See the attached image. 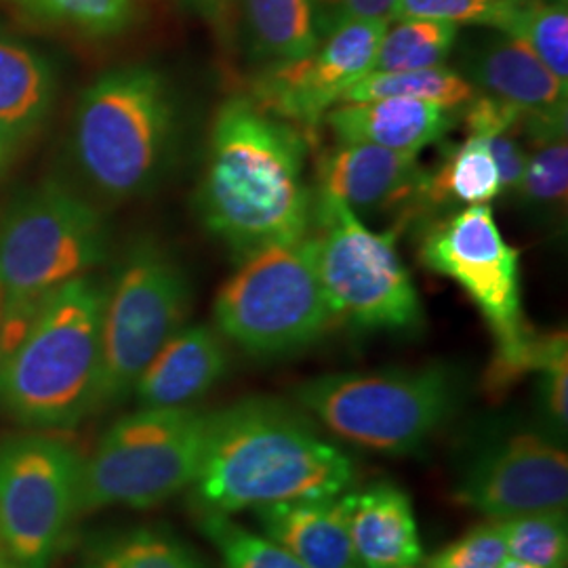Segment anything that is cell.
<instances>
[{"label": "cell", "instance_id": "1", "mask_svg": "<svg viewBox=\"0 0 568 568\" xmlns=\"http://www.w3.org/2000/svg\"><path fill=\"white\" fill-rule=\"evenodd\" d=\"M304 131L248 95L225 100L213 119L196 204L204 227L243 260L251 251L312 232Z\"/></svg>", "mask_w": 568, "mask_h": 568}, {"label": "cell", "instance_id": "2", "mask_svg": "<svg viewBox=\"0 0 568 568\" xmlns=\"http://www.w3.org/2000/svg\"><path fill=\"white\" fill-rule=\"evenodd\" d=\"M356 483L352 457L300 408L251 396L209 413L194 501L232 516L281 501L337 497Z\"/></svg>", "mask_w": 568, "mask_h": 568}, {"label": "cell", "instance_id": "3", "mask_svg": "<svg viewBox=\"0 0 568 568\" xmlns=\"http://www.w3.org/2000/svg\"><path fill=\"white\" fill-rule=\"evenodd\" d=\"M108 284L91 274L58 288L0 358V410L30 429H68L98 410Z\"/></svg>", "mask_w": 568, "mask_h": 568}, {"label": "cell", "instance_id": "4", "mask_svg": "<svg viewBox=\"0 0 568 568\" xmlns=\"http://www.w3.org/2000/svg\"><path fill=\"white\" fill-rule=\"evenodd\" d=\"M178 133V102L152 65L103 72L79 98L72 159L100 196L122 203L161 182Z\"/></svg>", "mask_w": 568, "mask_h": 568}, {"label": "cell", "instance_id": "5", "mask_svg": "<svg viewBox=\"0 0 568 568\" xmlns=\"http://www.w3.org/2000/svg\"><path fill=\"white\" fill-rule=\"evenodd\" d=\"M108 248L102 213L65 185L41 183L13 201L0 220V358L20 344L41 305L102 265Z\"/></svg>", "mask_w": 568, "mask_h": 568}, {"label": "cell", "instance_id": "6", "mask_svg": "<svg viewBox=\"0 0 568 568\" xmlns=\"http://www.w3.org/2000/svg\"><path fill=\"white\" fill-rule=\"evenodd\" d=\"M457 366L328 373L295 387L297 405L354 447L406 457L426 447L466 403Z\"/></svg>", "mask_w": 568, "mask_h": 568}, {"label": "cell", "instance_id": "7", "mask_svg": "<svg viewBox=\"0 0 568 568\" xmlns=\"http://www.w3.org/2000/svg\"><path fill=\"white\" fill-rule=\"evenodd\" d=\"M417 255L424 267L459 284L487 321L495 337L488 392L504 394L532 373L544 333L523 314L520 251L504 239L493 209L471 204L427 224Z\"/></svg>", "mask_w": 568, "mask_h": 568}, {"label": "cell", "instance_id": "8", "mask_svg": "<svg viewBox=\"0 0 568 568\" xmlns=\"http://www.w3.org/2000/svg\"><path fill=\"white\" fill-rule=\"evenodd\" d=\"M213 318L224 339L255 358L316 344L335 316L318 278L314 234L265 244L239 260L215 297Z\"/></svg>", "mask_w": 568, "mask_h": 568}, {"label": "cell", "instance_id": "9", "mask_svg": "<svg viewBox=\"0 0 568 568\" xmlns=\"http://www.w3.org/2000/svg\"><path fill=\"white\" fill-rule=\"evenodd\" d=\"M209 413L192 406L140 408L105 429L82 459L79 511L156 508L196 480Z\"/></svg>", "mask_w": 568, "mask_h": 568}, {"label": "cell", "instance_id": "10", "mask_svg": "<svg viewBox=\"0 0 568 568\" xmlns=\"http://www.w3.org/2000/svg\"><path fill=\"white\" fill-rule=\"evenodd\" d=\"M312 234L335 321L358 331L422 328L424 305L396 248L398 227L373 232L347 204L316 192Z\"/></svg>", "mask_w": 568, "mask_h": 568}, {"label": "cell", "instance_id": "11", "mask_svg": "<svg viewBox=\"0 0 568 568\" xmlns=\"http://www.w3.org/2000/svg\"><path fill=\"white\" fill-rule=\"evenodd\" d=\"M190 304V281L161 244L140 241L126 251L105 293L98 408L133 394L143 368L182 331Z\"/></svg>", "mask_w": 568, "mask_h": 568}, {"label": "cell", "instance_id": "12", "mask_svg": "<svg viewBox=\"0 0 568 568\" xmlns=\"http://www.w3.org/2000/svg\"><path fill=\"white\" fill-rule=\"evenodd\" d=\"M82 457L51 429L0 438V549L16 568H51L81 516Z\"/></svg>", "mask_w": 568, "mask_h": 568}, {"label": "cell", "instance_id": "13", "mask_svg": "<svg viewBox=\"0 0 568 568\" xmlns=\"http://www.w3.org/2000/svg\"><path fill=\"white\" fill-rule=\"evenodd\" d=\"M387 26V21H347L304 58L262 68L248 98L310 140L345 89L373 72Z\"/></svg>", "mask_w": 568, "mask_h": 568}, {"label": "cell", "instance_id": "14", "mask_svg": "<svg viewBox=\"0 0 568 568\" xmlns=\"http://www.w3.org/2000/svg\"><path fill=\"white\" fill-rule=\"evenodd\" d=\"M455 497L488 520L567 511L568 455L537 432H514L474 453Z\"/></svg>", "mask_w": 568, "mask_h": 568}, {"label": "cell", "instance_id": "15", "mask_svg": "<svg viewBox=\"0 0 568 568\" xmlns=\"http://www.w3.org/2000/svg\"><path fill=\"white\" fill-rule=\"evenodd\" d=\"M462 74L478 93L508 103L523 116V142L567 135L568 84L525 42L499 30L469 39L462 51Z\"/></svg>", "mask_w": 568, "mask_h": 568}, {"label": "cell", "instance_id": "16", "mask_svg": "<svg viewBox=\"0 0 568 568\" xmlns=\"http://www.w3.org/2000/svg\"><path fill=\"white\" fill-rule=\"evenodd\" d=\"M429 169L419 154L371 143H339L318 161V192L347 204L363 222L394 217L396 227L427 209Z\"/></svg>", "mask_w": 568, "mask_h": 568}, {"label": "cell", "instance_id": "17", "mask_svg": "<svg viewBox=\"0 0 568 568\" xmlns=\"http://www.w3.org/2000/svg\"><path fill=\"white\" fill-rule=\"evenodd\" d=\"M227 368L230 352L217 328L183 326L143 368L133 392L142 408L190 406L217 386Z\"/></svg>", "mask_w": 568, "mask_h": 568}, {"label": "cell", "instance_id": "18", "mask_svg": "<svg viewBox=\"0 0 568 568\" xmlns=\"http://www.w3.org/2000/svg\"><path fill=\"white\" fill-rule=\"evenodd\" d=\"M459 121V110L408 98L337 103L325 124L337 143H371L386 150L419 154L440 142Z\"/></svg>", "mask_w": 568, "mask_h": 568}, {"label": "cell", "instance_id": "19", "mask_svg": "<svg viewBox=\"0 0 568 568\" xmlns=\"http://www.w3.org/2000/svg\"><path fill=\"white\" fill-rule=\"evenodd\" d=\"M264 537L307 568H363L349 535V495L255 508Z\"/></svg>", "mask_w": 568, "mask_h": 568}, {"label": "cell", "instance_id": "20", "mask_svg": "<svg viewBox=\"0 0 568 568\" xmlns=\"http://www.w3.org/2000/svg\"><path fill=\"white\" fill-rule=\"evenodd\" d=\"M349 535L363 568H406L424 560L410 497L394 483L349 493Z\"/></svg>", "mask_w": 568, "mask_h": 568}, {"label": "cell", "instance_id": "21", "mask_svg": "<svg viewBox=\"0 0 568 568\" xmlns=\"http://www.w3.org/2000/svg\"><path fill=\"white\" fill-rule=\"evenodd\" d=\"M58 93L51 63L39 51L0 34V135L16 142L47 121Z\"/></svg>", "mask_w": 568, "mask_h": 568}, {"label": "cell", "instance_id": "22", "mask_svg": "<svg viewBox=\"0 0 568 568\" xmlns=\"http://www.w3.org/2000/svg\"><path fill=\"white\" fill-rule=\"evenodd\" d=\"M251 58L267 65L300 60L321 42L307 0H236Z\"/></svg>", "mask_w": 568, "mask_h": 568}, {"label": "cell", "instance_id": "23", "mask_svg": "<svg viewBox=\"0 0 568 568\" xmlns=\"http://www.w3.org/2000/svg\"><path fill=\"white\" fill-rule=\"evenodd\" d=\"M77 568H209L178 535L161 527L102 530L87 539Z\"/></svg>", "mask_w": 568, "mask_h": 568}, {"label": "cell", "instance_id": "24", "mask_svg": "<svg viewBox=\"0 0 568 568\" xmlns=\"http://www.w3.org/2000/svg\"><path fill=\"white\" fill-rule=\"evenodd\" d=\"M501 196V180L488 140L467 133L466 140L448 145L443 163L429 169L427 209H459L488 204Z\"/></svg>", "mask_w": 568, "mask_h": 568}, {"label": "cell", "instance_id": "25", "mask_svg": "<svg viewBox=\"0 0 568 568\" xmlns=\"http://www.w3.org/2000/svg\"><path fill=\"white\" fill-rule=\"evenodd\" d=\"M476 93L478 91L462 72L448 65H436L413 72H371L365 79L345 89L339 103L408 98L440 103L462 112V108H466L476 98Z\"/></svg>", "mask_w": 568, "mask_h": 568}, {"label": "cell", "instance_id": "26", "mask_svg": "<svg viewBox=\"0 0 568 568\" xmlns=\"http://www.w3.org/2000/svg\"><path fill=\"white\" fill-rule=\"evenodd\" d=\"M394 21L382 37L373 72H413L445 65L459 41V26L450 21Z\"/></svg>", "mask_w": 568, "mask_h": 568}, {"label": "cell", "instance_id": "27", "mask_svg": "<svg viewBox=\"0 0 568 568\" xmlns=\"http://www.w3.org/2000/svg\"><path fill=\"white\" fill-rule=\"evenodd\" d=\"M528 159L518 190L511 194L530 217L541 224L567 215V135L528 142Z\"/></svg>", "mask_w": 568, "mask_h": 568}, {"label": "cell", "instance_id": "28", "mask_svg": "<svg viewBox=\"0 0 568 568\" xmlns=\"http://www.w3.org/2000/svg\"><path fill=\"white\" fill-rule=\"evenodd\" d=\"M508 556L537 568H567V511L527 514L499 520Z\"/></svg>", "mask_w": 568, "mask_h": 568}, {"label": "cell", "instance_id": "29", "mask_svg": "<svg viewBox=\"0 0 568 568\" xmlns=\"http://www.w3.org/2000/svg\"><path fill=\"white\" fill-rule=\"evenodd\" d=\"M201 530L220 551L224 568H307L286 549L224 514H201Z\"/></svg>", "mask_w": 568, "mask_h": 568}, {"label": "cell", "instance_id": "30", "mask_svg": "<svg viewBox=\"0 0 568 568\" xmlns=\"http://www.w3.org/2000/svg\"><path fill=\"white\" fill-rule=\"evenodd\" d=\"M532 0H398L394 20L450 21L466 26H485L511 34L516 21Z\"/></svg>", "mask_w": 568, "mask_h": 568}, {"label": "cell", "instance_id": "31", "mask_svg": "<svg viewBox=\"0 0 568 568\" xmlns=\"http://www.w3.org/2000/svg\"><path fill=\"white\" fill-rule=\"evenodd\" d=\"M44 20L70 26L89 37H112L135 20V0H16Z\"/></svg>", "mask_w": 568, "mask_h": 568}, {"label": "cell", "instance_id": "32", "mask_svg": "<svg viewBox=\"0 0 568 568\" xmlns=\"http://www.w3.org/2000/svg\"><path fill=\"white\" fill-rule=\"evenodd\" d=\"M544 61L558 81L568 84V9L548 0L532 4L516 21L511 34Z\"/></svg>", "mask_w": 568, "mask_h": 568}, {"label": "cell", "instance_id": "33", "mask_svg": "<svg viewBox=\"0 0 568 568\" xmlns=\"http://www.w3.org/2000/svg\"><path fill=\"white\" fill-rule=\"evenodd\" d=\"M539 375V398L549 426L567 432L568 424V344L567 333H544L535 371Z\"/></svg>", "mask_w": 568, "mask_h": 568}, {"label": "cell", "instance_id": "34", "mask_svg": "<svg viewBox=\"0 0 568 568\" xmlns=\"http://www.w3.org/2000/svg\"><path fill=\"white\" fill-rule=\"evenodd\" d=\"M508 556L497 520L467 530L464 537L427 560L429 568H499Z\"/></svg>", "mask_w": 568, "mask_h": 568}, {"label": "cell", "instance_id": "35", "mask_svg": "<svg viewBox=\"0 0 568 568\" xmlns=\"http://www.w3.org/2000/svg\"><path fill=\"white\" fill-rule=\"evenodd\" d=\"M307 7L321 41L347 23V0H307Z\"/></svg>", "mask_w": 568, "mask_h": 568}, {"label": "cell", "instance_id": "36", "mask_svg": "<svg viewBox=\"0 0 568 568\" xmlns=\"http://www.w3.org/2000/svg\"><path fill=\"white\" fill-rule=\"evenodd\" d=\"M182 4L185 11L199 16L201 20L209 21L217 30L227 34L230 28V11H232V0H175Z\"/></svg>", "mask_w": 568, "mask_h": 568}, {"label": "cell", "instance_id": "37", "mask_svg": "<svg viewBox=\"0 0 568 568\" xmlns=\"http://www.w3.org/2000/svg\"><path fill=\"white\" fill-rule=\"evenodd\" d=\"M398 0H347V21H394Z\"/></svg>", "mask_w": 568, "mask_h": 568}, {"label": "cell", "instance_id": "38", "mask_svg": "<svg viewBox=\"0 0 568 568\" xmlns=\"http://www.w3.org/2000/svg\"><path fill=\"white\" fill-rule=\"evenodd\" d=\"M499 568H537L532 567V565H527V562H523V560H516V558H511V556H506L504 558V562L499 565Z\"/></svg>", "mask_w": 568, "mask_h": 568}, {"label": "cell", "instance_id": "39", "mask_svg": "<svg viewBox=\"0 0 568 568\" xmlns=\"http://www.w3.org/2000/svg\"><path fill=\"white\" fill-rule=\"evenodd\" d=\"M0 568H16V565L9 560V556L0 549Z\"/></svg>", "mask_w": 568, "mask_h": 568}, {"label": "cell", "instance_id": "40", "mask_svg": "<svg viewBox=\"0 0 568 568\" xmlns=\"http://www.w3.org/2000/svg\"><path fill=\"white\" fill-rule=\"evenodd\" d=\"M7 138L4 135H0V161L4 159V150H7Z\"/></svg>", "mask_w": 568, "mask_h": 568}, {"label": "cell", "instance_id": "41", "mask_svg": "<svg viewBox=\"0 0 568 568\" xmlns=\"http://www.w3.org/2000/svg\"><path fill=\"white\" fill-rule=\"evenodd\" d=\"M406 568H429V567H427V562H424V560H422V562H417V565H413V567H406Z\"/></svg>", "mask_w": 568, "mask_h": 568}, {"label": "cell", "instance_id": "42", "mask_svg": "<svg viewBox=\"0 0 568 568\" xmlns=\"http://www.w3.org/2000/svg\"><path fill=\"white\" fill-rule=\"evenodd\" d=\"M548 2H556V4H567V0H548Z\"/></svg>", "mask_w": 568, "mask_h": 568}]
</instances>
